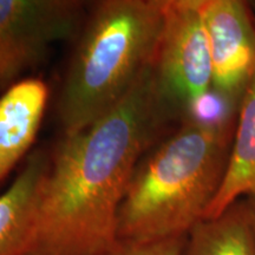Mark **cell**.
Wrapping results in <instances>:
<instances>
[{
    "instance_id": "obj_1",
    "label": "cell",
    "mask_w": 255,
    "mask_h": 255,
    "mask_svg": "<svg viewBox=\"0 0 255 255\" xmlns=\"http://www.w3.org/2000/svg\"><path fill=\"white\" fill-rule=\"evenodd\" d=\"M180 123L149 65L114 109L81 130L63 133L49 157L25 255H96L113 246L133 170Z\"/></svg>"
},
{
    "instance_id": "obj_2",
    "label": "cell",
    "mask_w": 255,
    "mask_h": 255,
    "mask_svg": "<svg viewBox=\"0 0 255 255\" xmlns=\"http://www.w3.org/2000/svg\"><path fill=\"white\" fill-rule=\"evenodd\" d=\"M238 110L188 117L141 158L121 202L117 239L183 238L206 219L225 180Z\"/></svg>"
},
{
    "instance_id": "obj_3",
    "label": "cell",
    "mask_w": 255,
    "mask_h": 255,
    "mask_svg": "<svg viewBox=\"0 0 255 255\" xmlns=\"http://www.w3.org/2000/svg\"><path fill=\"white\" fill-rule=\"evenodd\" d=\"M163 23V0L96 2L60 88L63 133L114 109L150 65Z\"/></svg>"
},
{
    "instance_id": "obj_4",
    "label": "cell",
    "mask_w": 255,
    "mask_h": 255,
    "mask_svg": "<svg viewBox=\"0 0 255 255\" xmlns=\"http://www.w3.org/2000/svg\"><path fill=\"white\" fill-rule=\"evenodd\" d=\"M150 69L159 94L183 122L212 89L200 0H163V23Z\"/></svg>"
},
{
    "instance_id": "obj_5",
    "label": "cell",
    "mask_w": 255,
    "mask_h": 255,
    "mask_svg": "<svg viewBox=\"0 0 255 255\" xmlns=\"http://www.w3.org/2000/svg\"><path fill=\"white\" fill-rule=\"evenodd\" d=\"M83 8L75 0H0V91L76 33Z\"/></svg>"
},
{
    "instance_id": "obj_6",
    "label": "cell",
    "mask_w": 255,
    "mask_h": 255,
    "mask_svg": "<svg viewBox=\"0 0 255 255\" xmlns=\"http://www.w3.org/2000/svg\"><path fill=\"white\" fill-rule=\"evenodd\" d=\"M208 37L210 94L223 108L238 110L255 73V18L245 0H200Z\"/></svg>"
},
{
    "instance_id": "obj_7",
    "label": "cell",
    "mask_w": 255,
    "mask_h": 255,
    "mask_svg": "<svg viewBox=\"0 0 255 255\" xmlns=\"http://www.w3.org/2000/svg\"><path fill=\"white\" fill-rule=\"evenodd\" d=\"M49 88L39 78H23L0 96V182L36 141L45 114Z\"/></svg>"
},
{
    "instance_id": "obj_8",
    "label": "cell",
    "mask_w": 255,
    "mask_h": 255,
    "mask_svg": "<svg viewBox=\"0 0 255 255\" xmlns=\"http://www.w3.org/2000/svg\"><path fill=\"white\" fill-rule=\"evenodd\" d=\"M50 156L37 150L0 195V255H25L33 239L41 184Z\"/></svg>"
},
{
    "instance_id": "obj_9",
    "label": "cell",
    "mask_w": 255,
    "mask_h": 255,
    "mask_svg": "<svg viewBox=\"0 0 255 255\" xmlns=\"http://www.w3.org/2000/svg\"><path fill=\"white\" fill-rule=\"evenodd\" d=\"M255 193V73L238 109L237 127L225 180L206 219L216 218L242 197Z\"/></svg>"
},
{
    "instance_id": "obj_10",
    "label": "cell",
    "mask_w": 255,
    "mask_h": 255,
    "mask_svg": "<svg viewBox=\"0 0 255 255\" xmlns=\"http://www.w3.org/2000/svg\"><path fill=\"white\" fill-rule=\"evenodd\" d=\"M181 255H255V233L244 200L197 223L187 235Z\"/></svg>"
},
{
    "instance_id": "obj_11",
    "label": "cell",
    "mask_w": 255,
    "mask_h": 255,
    "mask_svg": "<svg viewBox=\"0 0 255 255\" xmlns=\"http://www.w3.org/2000/svg\"><path fill=\"white\" fill-rule=\"evenodd\" d=\"M186 238L148 242L117 240L110 248L96 255H181Z\"/></svg>"
},
{
    "instance_id": "obj_12",
    "label": "cell",
    "mask_w": 255,
    "mask_h": 255,
    "mask_svg": "<svg viewBox=\"0 0 255 255\" xmlns=\"http://www.w3.org/2000/svg\"><path fill=\"white\" fill-rule=\"evenodd\" d=\"M242 200H244L245 206H246L248 216H250V220H251V225L252 227H253V231L255 233V193L242 197Z\"/></svg>"
},
{
    "instance_id": "obj_13",
    "label": "cell",
    "mask_w": 255,
    "mask_h": 255,
    "mask_svg": "<svg viewBox=\"0 0 255 255\" xmlns=\"http://www.w3.org/2000/svg\"><path fill=\"white\" fill-rule=\"evenodd\" d=\"M250 5H251V7H252V11H253L254 18H255V0H254V1H250Z\"/></svg>"
}]
</instances>
